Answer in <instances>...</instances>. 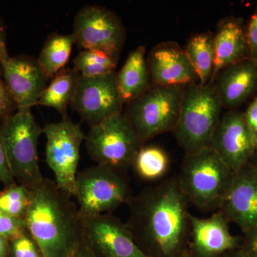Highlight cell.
Instances as JSON below:
<instances>
[{
	"mask_svg": "<svg viewBox=\"0 0 257 257\" xmlns=\"http://www.w3.org/2000/svg\"><path fill=\"white\" fill-rule=\"evenodd\" d=\"M126 204V226L147 257H188L189 203L177 177L146 187Z\"/></svg>",
	"mask_w": 257,
	"mask_h": 257,
	"instance_id": "1",
	"label": "cell"
},
{
	"mask_svg": "<svg viewBox=\"0 0 257 257\" xmlns=\"http://www.w3.org/2000/svg\"><path fill=\"white\" fill-rule=\"evenodd\" d=\"M29 191L28 234L43 257H70L82 240L78 207L50 179L44 177Z\"/></svg>",
	"mask_w": 257,
	"mask_h": 257,
	"instance_id": "2",
	"label": "cell"
},
{
	"mask_svg": "<svg viewBox=\"0 0 257 257\" xmlns=\"http://www.w3.org/2000/svg\"><path fill=\"white\" fill-rule=\"evenodd\" d=\"M223 109L214 82L207 84L197 82L184 86L178 122L173 133L185 154L210 147Z\"/></svg>",
	"mask_w": 257,
	"mask_h": 257,
	"instance_id": "3",
	"label": "cell"
},
{
	"mask_svg": "<svg viewBox=\"0 0 257 257\" xmlns=\"http://www.w3.org/2000/svg\"><path fill=\"white\" fill-rule=\"evenodd\" d=\"M234 175L210 147L185 154L177 179L189 204L201 211H218Z\"/></svg>",
	"mask_w": 257,
	"mask_h": 257,
	"instance_id": "4",
	"label": "cell"
},
{
	"mask_svg": "<svg viewBox=\"0 0 257 257\" xmlns=\"http://www.w3.org/2000/svg\"><path fill=\"white\" fill-rule=\"evenodd\" d=\"M0 132L15 181L28 189L33 188L44 179L37 155L42 128L31 109H19L0 123Z\"/></svg>",
	"mask_w": 257,
	"mask_h": 257,
	"instance_id": "5",
	"label": "cell"
},
{
	"mask_svg": "<svg viewBox=\"0 0 257 257\" xmlns=\"http://www.w3.org/2000/svg\"><path fill=\"white\" fill-rule=\"evenodd\" d=\"M132 196L127 179L109 166L96 165L77 173L74 197L80 216L111 214Z\"/></svg>",
	"mask_w": 257,
	"mask_h": 257,
	"instance_id": "6",
	"label": "cell"
},
{
	"mask_svg": "<svg viewBox=\"0 0 257 257\" xmlns=\"http://www.w3.org/2000/svg\"><path fill=\"white\" fill-rule=\"evenodd\" d=\"M183 88L152 85L128 103L125 116L143 144L160 134L174 131L178 122Z\"/></svg>",
	"mask_w": 257,
	"mask_h": 257,
	"instance_id": "7",
	"label": "cell"
},
{
	"mask_svg": "<svg viewBox=\"0 0 257 257\" xmlns=\"http://www.w3.org/2000/svg\"><path fill=\"white\" fill-rule=\"evenodd\" d=\"M88 154L96 165L127 168L143 144L124 114H115L91 126L86 135Z\"/></svg>",
	"mask_w": 257,
	"mask_h": 257,
	"instance_id": "8",
	"label": "cell"
},
{
	"mask_svg": "<svg viewBox=\"0 0 257 257\" xmlns=\"http://www.w3.org/2000/svg\"><path fill=\"white\" fill-rule=\"evenodd\" d=\"M47 138L46 161L55 175L57 187L74 197L80 148L86 135L79 124L64 117L42 128Z\"/></svg>",
	"mask_w": 257,
	"mask_h": 257,
	"instance_id": "9",
	"label": "cell"
},
{
	"mask_svg": "<svg viewBox=\"0 0 257 257\" xmlns=\"http://www.w3.org/2000/svg\"><path fill=\"white\" fill-rule=\"evenodd\" d=\"M72 34L82 50L101 51L116 61L126 40V30L119 17L97 5L79 10L74 18Z\"/></svg>",
	"mask_w": 257,
	"mask_h": 257,
	"instance_id": "10",
	"label": "cell"
},
{
	"mask_svg": "<svg viewBox=\"0 0 257 257\" xmlns=\"http://www.w3.org/2000/svg\"><path fill=\"white\" fill-rule=\"evenodd\" d=\"M82 239L96 257H147L126 223L111 214L80 216Z\"/></svg>",
	"mask_w": 257,
	"mask_h": 257,
	"instance_id": "11",
	"label": "cell"
},
{
	"mask_svg": "<svg viewBox=\"0 0 257 257\" xmlns=\"http://www.w3.org/2000/svg\"><path fill=\"white\" fill-rule=\"evenodd\" d=\"M124 101L116 73L96 77L79 76L71 107L89 126L122 113Z\"/></svg>",
	"mask_w": 257,
	"mask_h": 257,
	"instance_id": "12",
	"label": "cell"
},
{
	"mask_svg": "<svg viewBox=\"0 0 257 257\" xmlns=\"http://www.w3.org/2000/svg\"><path fill=\"white\" fill-rule=\"evenodd\" d=\"M210 147L234 172L247 165L257 151V140L242 111L229 110L222 114Z\"/></svg>",
	"mask_w": 257,
	"mask_h": 257,
	"instance_id": "13",
	"label": "cell"
},
{
	"mask_svg": "<svg viewBox=\"0 0 257 257\" xmlns=\"http://www.w3.org/2000/svg\"><path fill=\"white\" fill-rule=\"evenodd\" d=\"M1 67L5 85L17 110L37 106L48 79L37 59L23 55L10 57Z\"/></svg>",
	"mask_w": 257,
	"mask_h": 257,
	"instance_id": "14",
	"label": "cell"
},
{
	"mask_svg": "<svg viewBox=\"0 0 257 257\" xmlns=\"http://www.w3.org/2000/svg\"><path fill=\"white\" fill-rule=\"evenodd\" d=\"M191 257H223L240 248L241 237L231 234L229 224L220 211L199 218L190 214Z\"/></svg>",
	"mask_w": 257,
	"mask_h": 257,
	"instance_id": "15",
	"label": "cell"
},
{
	"mask_svg": "<svg viewBox=\"0 0 257 257\" xmlns=\"http://www.w3.org/2000/svg\"><path fill=\"white\" fill-rule=\"evenodd\" d=\"M219 211L243 234L257 228V172L249 162L235 172Z\"/></svg>",
	"mask_w": 257,
	"mask_h": 257,
	"instance_id": "16",
	"label": "cell"
},
{
	"mask_svg": "<svg viewBox=\"0 0 257 257\" xmlns=\"http://www.w3.org/2000/svg\"><path fill=\"white\" fill-rule=\"evenodd\" d=\"M152 85L184 86L199 82L185 52L175 42L160 44L147 60Z\"/></svg>",
	"mask_w": 257,
	"mask_h": 257,
	"instance_id": "17",
	"label": "cell"
},
{
	"mask_svg": "<svg viewBox=\"0 0 257 257\" xmlns=\"http://www.w3.org/2000/svg\"><path fill=\"white\" fill-rule=\"evenodd\" d=\"M212 82L223 106L237 110L257 92V62L246 58L223 69Z\"/></svg>",
	"mask_w": 257,
	"mask_h": 257,
	"instance_id": "18",
	"label": "cell"
},
{
	"mask_svg": "<svg viewBox=\"0 0 257 257\" xmlns=\"http://www.w3.org/2000/svg\"><path fill=\"white\" fill-rule=\"evenodd\" d=\"M214 49L215 64L211 82L223 69L250 58L242 19L230 17L221 22L214 35Z\"/></svg>",
	"mask_w": 257,
	"mask_h": 257,
	"instance_id": "19",
	"label": "cell"
},
{
	"mask_svg": "<svg viewBox=\"0 0 257 257\" xmlns=\"http://www.w3.org/2000/svg\"><path fill=\"white\" fill-rule=\"evenodd\" d=\"M116 79L123 101L128 104L152 87L145 47L139 46L130 52L122 68L116 74Z\"/></svg>",
	"mask_w": 257,
	"mask_h": 257,
	"instance_id": "20",
	"label": "cell"
},
{
	"mask_svg": "<svg viewBox=\"0 0 257 257\" xmlns=\"http://www.w3.org/2000/svg\"><path fill=\"white\" fill-rule=\"evenodd\" d=\"M184 51L197 74L199 83L211 82L215 64L214 35L206 32L194 35Z\"/></svg>",
	"mask_w": 257,
	"mask_h": 257,
	"instance_id": "21",
	"label": "cell"
},
{
	"mask_svg": "<svg viewBox=\"0 0 257 257\" xmlns=\"http://www.w3.org/2000/svg\"><path fill=\"white\" fill-rule=\"evenodd\" d=\"M79 75L74 69L59 72L45 88L37 105L52 108L65 115L67 106L73 100Z\"/></svg>",
	"mask_w": 257,
	"mask_h": 257,
	"instance_id": "22",
	"label": "cell"
},
{
	"mask_svg": "<svg viewBox=\"0 0 257 257\" xmlns=\"http://www.w3.org/2000/svg\"><path fill=\"white\" fill-rule=\"evenodd\" d=\"M76 43L73 34H55L44 44L37 61L47 78H53L67 63Z\"/></svg>",
	"mask_w": 257,
	"mask_h": 257,
	"instance_id": "23",
	"label": "cell"
},
{
	"mask_svg": "<svg viewBox=\"0 0 257 257\" xmlns=\"http://www.w3.org/2000/svg\"><path fill=\"white\" fill-rule=\"evenodd\" d=\"M134 172L145 181L158 180L165 177L170 167V157L162 147L143 145L132 164Z\"/></svg>",
	"mask_w": 257,
	"mask_h": 257,
	"instance_id": "24",
	"label": "cell"
},
{
	"mask_svg": "<svg viewBox=\"0 0 257 257\" xmlns=\"http://www.w3.org/2000/svg\"><path fill=\"white\" fill-rule=\"evenodd\" d=\"M117 62L101 51L82 50L74 59V69L81 77H101L115 73Z\"/></svg>",
	"mask_w": 257,
	"mask_h": 257,
	"instance_id": "25",
	"label": "cell"
},
{
	"mask_svg": "<svg viewBox=\"0 0 257 257\" xmlns=\"http://www.w3.org/2000/svg\"><path fill=\"white\" fill-rule=\"evenodd\" d=\"M30 204V191L22 184L15 183L0 192V210L8 215L25 219Z\"/></svg>",
	"mask_w": 257,
	"mask_h": 257,
	"instance_id": "26",
	"label": "cell"
},
{
	"mask_svg": "<svg viewBox=\"0 0 257 257\" xmlns=\"http://www.w3.org/2000/svg\"><path fill=\"white\" fill-rule=\"evenodd\" d=\"M8 257H43L40 248L28 231L10 241Z\"/></svg>",
	"mask_w": 257,
	"mask_h": 257,
	"instance_id": "27",
	"label": "cell"
},
{
	"mask_svg": "<svg viewBox=\"0 0 257 257\" xmlns=\"http://www.w3.org/2000/svg\"><path fill=\"white\" fill-rule=\"evenodd\" d=\"M25 219H19L0 210V235L9 241L16 239L27 232Z\"/></svg>",
	"mask_w": 257,
	"mask_h": 257,
	"instance_id": "28",
	"label": "cell"
},
{
	"mask_svg": "<svg viewBox=\"0 0 257 257\" xmlns=\"http://www.w3.org/2000/svg\"><path fill=\"white\" fill-rule=\"evenodd\" d=\"M17 111L16 106L12 99L4 81L0 78V123Z\"/></svg>",
	"mask_w": 257,
	"mask_h": 257,
	"instance_id": "29",
	"label": "cell"
},
{
	"mask_svg": "<svg viewBox=\"0 0 257 257\" xmlns=\"http://www.w3.org/2000/svg\"><path fill=\"white\" fill-rule=\"evenodd\" d=\"M246 37L249 57L257 62V8L246 26Z\"/></svg>",
	"mask_w": 257,
	"mask_h": 257,
	"instance_id": "30",
	"label": "cell"
},
{
	"mask_svg": "<svg viewBox=\"0 0 257 257\" xmlns=\"http://www.w3.org/2000/svg\"><path fill=\"white\" fill-rule=\"evenodd\" d=\"M0 182L5 186V187H9L17 183L10 170L1 132H0Z\"/></svg>",
	"mask_w": 257,
	"mask_h": 257,
	"instance_id": "31",
	"label": "cell"
},
{
	"mask_svg": "<svg viewBox=\"0 0 257 257\" xmlns=\"http://www.w3.org/2000/svg\"><path fill=\"white\" fill-rule=\"evenodd\" d=\"M240 248L248 257H257V228L243 234Z\"/></svg>",
	"mask_w": 257,
	"mask_h": 257,
	"instance_id": "32",
	"label": "cell"
},
{
	"mask_svg": "<svg viewBox=\"0 0 257 257\" xmlns=\"http://www.w3.org/2000/svg\"><path fill=\"white\" fill-rule=\"evenodd\" d=\"M243 114L248 127L257 140V96Z\"/></svg>",
	"mask_w": 257,
	"mask_h": 257,
	"instance_id": "33",
	"label": "cell"
},
{
	"mask_svg": "<svg viewBox=\"0 0 257 257\" xmlns=\"http://www.w3.org/2000/svg\"><path fill=\"white\" fill-rule=\"evenodd\" d=\"M10 57L7 46L6 27L3 19L0 18V64L9 60Z\"/></svg>",
	"mask_w": 257,
	"mask_h": 257,
	"instance_id": "34",
	"label": "cell"
},
{
	"mask_svg": "<svg viewBox=\"0 0 257 257\" xmlns=\"http://www.w3.org/2000/svg\"><path fill=\"white\" fill-rule=\"evenodd\" d=\"M70 257H96L92 252L90 248L86 244L84 241H81L75 251L71 255Z\"/></svg>",
	"mask_w": 257,
	"mask_h": 257,
	"instance_id": "35",
	"label": "cell"
},
{
	"mask_svg": "<svg viewBox=\"0 0 257 257\" xmlns=\"http://www.w3.org/2000/svg\"><path fill=\"white\" fill-rule=\"evenodd\" d=\"M10 241L0 235V257L9 256Z\"/></svg>",
	"mask_w": 257,
	"mask_h": 257,
	"instance_id": "36",
	"label": "cell"
},
{
	"mask_svg": "<svg viewBox=\"0 0 257 257\" xmlns=\"http://www.w3.org/2000/svg\"><path fill=\"white\" fill-rule=\"evenodd\" d=\"M225 257H248L245 254L242 250L241 248H236L234 251H231V252L228 253Z\"/></svg>",
	"mask_w": 257,
	"mask_h": 257,
	"instance_id": "37",
	"label": "cell"
},
{
	"mask_svg": "<svg viewBox=\"0 0 257 257\" xmlns=\"http://www.w3.org/2000/svg\"><path fill=\"white\" fill-rule=\"evenodd\" d=\"M249 163L251 164V165L252 166L253 169H254L257 172V151L255 152L252 158L250 160Z\"/></svg>",
	"mask_w": 257,
	"mask_h": 257,
	"instance_id": "38",
	"label": "cell"
},
{
	"mask_svg": "<svg viewBox=\"0 0 257 257\" xmlns=\"http://www.w3.org/2000/svg\"><path fill=\"white\" fill-rule=\"evenodd\" d=\"M188 257H191V256H189V255ZM223 257H225V256H223Z\"/></svg>",
	"mask_w": 257,
	"mask_h": 257,
	"instance_id": "39",
	"label": "cell"
}]
</instances>
